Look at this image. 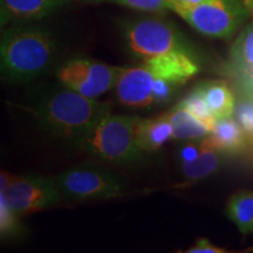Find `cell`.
Listing matches in <instances>:
<instances>
[{
	"mask_svg": "<svg viewBox=\"0 0 253 253\" xmlns=\"http://www.w3.org/2000/svg\"><path fill=\"white\" fill-rule=\"evenodd\" d=\"M112 107L107 101L89 99L62 86L47 91L30 110L50 135L78 143L95 123L112 113Z\"/></svg>",
	"mask_w": 253,
	"mask_h": 253,
	"instance_id": "cell-1",
	"label": "cell"
},
{
	"mask_svg": "<svg viewBox=\"0 0 253 253\" xmlns=\"http://www.w3.org/2000/svg\"><path fill=\"white\" fill-rule=\"evenodd\" d=\"M56 56L49 32L37 26H14L2 32L1 75L9 81H30L45 73Z\"/></svg>",
	"mask_w": 253,
	"mask_h": 253,
	"instance_id": "cell-2",
	"label": "cell"
},
{
	"mask_svg": "<svg viewBox=\"0 0 253 253\" xmlns=\"http://www.w3.org/2000/svg\"><path fill=\"white\" fill-rule=\"evenodd\" d=\"M140 120L138 116L108 114L95 123L77 144L107 162H134L144 154L138 141Z\"/></svg>",
	"mask_w": 253,
	"mask_h": 253,
	"instance_id": "cell-3",
	"label": "cell"
},
{
	"mask_svg": "<svg viewBox=\"0 0 253 253\" xmlns=\"http://www.w3.org/2000/svg\"><path fill=\"white\" fill-rule=\"evenodd\" d=\"M1 194L8 207L23 217L48 209L61 202V192L53 178L40 176H14L2 171L0 176Z\"/></svg>",
	"mask_w": 253,
	"mask_h": 253,
	"instance_id": "cell-4",
	"label": "cell"
},
{
	"mask_svg": "<svg viewBox=\"0 0 253 253\" xmlns=\"http://www.w3.org/2000/svg\"><path fill=\"white\" fill-rule=\"evenodd\" d=\"M62 198L74 202L95 201L119 197L123 194V183L113 172L94 166H75L54 178Z\"/></svg>",
	"mask_w": 253,
	"mask_h": 253,
	"instance_id": "cell-5",
	"label": "cell"
},
{
	"mask_svg": "<svg viewBox=\"0 0 253 253\" xmlns=\"http://www.w3.org/2000/svg\"><path fill=\"white\" fill-rule=\"evenodd\" d=\"M178 15L204 36L227 39L248 20L250 12L244 0H208Z\"/></svg>",
	"mask_w": 253,
	"mask_h": 253,
	"instance_id": "cell-6",
	"label": "cell"
},
{
	"mask_svg": "<svg viewBox=\"0 0 253 253\" xmlns=\"http://www.w3.org/2000/svg\"><path fill=\"white\" fill-rule=\"evenodd\" d=\"M125 37L129 49L142 60L189 50L179 32L162 19L141 18L129 21L125 26Z\"/></svg>",
	"mask_w": 253,
	"mask_h": 253,
	"instance_id": "cell-7",
	"label": "cell"
},
{
	"mask_svg": "<svg viewBox=\"0 0 253 253\" xmlns=\"http://www.w3.org/2000/svg\"><path fill=\"white\" fill-rule=\"evenodd\" d=\"M122 71L123 67L78 58L69 60L58 68L56 78L61 86L96 100L115 88Z\"/></svg>",
	"mask_w": 253,
	"mask_h": 253,
	"instance_id": "cell-8",
	"label": "cell"
},
{
	"mask_svg": "<svg viewBox=\"0 0 253 253\" xmlns=\"http://www.w3.org/2000/svg\"><path fill=\"white\" fill-rule=\"evenodd\" d=\"M155 77L143 62L134 67H123L115 89L116 97L122 104L132 108L154 106Z\"/></svg>",
	"mask_w": 253,
	"mask_h": 253,
	"instance_id": "cell-9",
	"label": "cell"
},
{
	"mask_svg": "<svg viewBox=\"0 0 253 253\" xmlns=\"http://www.w3.org/2000/svg\"><path fill=\"white\" fill-rule=\"evenodd\" d=\"M227 71L253 99V23L243 28L231 47Z\"/></svg>",
	"mask_w": 253,
	"mask_h": 253,
	"instance_id": "cell-10",
	"label": "cell"
},
{
	"mask_svg": "<svg viewBox=\"0 0 253 253\" xmlns=\"http://www.w3.org/2000/svg\"><path fill=\"white\" fill-rule=\"evenodd\" d=\"M71 0H1V25L45 18Z\"/></svg>",
	"mask_w": 253,
	"mask_h": 253,
	"instance_id": "cell-11",
	"label": "cell"
},
{
	"mask_svg": "<svg viewBox=\"0 0 253 253\" xmlns=\"http://www.w3.org/2000/svg\"><path fill=\"white\" fill-rule=\"evenodd\" d=\"M203 148L201 154L192 162L181 164L182 175L190 183H196L213 175L223 164L224 153L218 150L210 141V138L204 137Z\"/></svg>",
	"mask_w": 253,
	"mask_h": 253,
	"instance_id": "cell-12",
	"label": "cell"
},
{
	"mask_svg": "<svg viewBox=\"0 0 253 253\" xmlns=\"http://www.w3.org/2000/svg\"><path fill=\"white\" fill-rule=\"evenodd\" d=\"M246 137L243 126L232 116L217 119L212 131L209 135L214 147L225 155L239 154L245 148Z\"/></svg>",
	"mask_w": 253,
	"mask_h": 253,
	"instance_id": "cell-13",
	"label": "cell"
},
{
	"mask_svg": "<svg viewBox=\"0 0 253 253\" xmlns=\"http://www.w3.org/2000/svg\"><path fill=\"white\" fill-rule=\"evenodd\" d=\"M170 138H173L172 126L169 114L154 119H142L138 125V141L143 153H153L160 149Z\"/></svg>",
	"mask_w": 253,
	"mask_h": 253,
	"instance_id": "cell-14",
	"label": "cell"
},
{
	"mask_svg": "<svg viewBox=\"0 0 253 253\" xmlns=\"http://www.w3.org/2000/svg\"><path fill=\"white\" fill-rule=\"evenodd\" d=\"M196 88L201 91L217 119L230 118L236 110V100L224 81L209 80L201 82Z\"/></svg>",
	"mask_w": 253,
	"mask_h": 253,
	"instance_id": "cell-15",
	"label": "cell"
},
{
	"mask_svg": "<svg viewBox=\"0 0 253 253\" xmlns=\"http://www.w3.org/2000/svg\"><path fill=\"white\" fill-rule=\"evenodd\" d=\"M172 126V134L175 140L191 141L202 140L211 134L212 129L207 123L196 118L194 114L183 107L176 104L175 108L168 112Z\"/></svg>",
	"mask_w": 253,
	"mask_h": 253,
	"instance_id": "cell-16",
	"label": "cell"
},
{
	"mask_svg": "<svg viewBox=\"0 0 253 253\" xmlns=\"http://www.w3.org/2000/svg\"><path fill=\"white\" fill-rule=\"evenodd\" d=\"M225 213L244 235L253 232V191L240 190L229 198Z\"/></svg>",
	"mask_w": 253,
	"mask_h": 253,
	"instance_id": "cell-17",
	"label": "cell"
},
{
	"mask_svg": "<svg viewBox=\"0 0 253 253\" xmlns=\"http://www.w3.org/2000/svg\"><path fill=\"white\" fill-rule=\"evenodd\" d=\"M179 107H183L186 110H189L190 113L194 114L196 118L207 123L211 129H213L214 125H216L217 118L214 116L212 110L210 109L207 101H205L204 96L201 94L197 88L195 87V89L189 93L182 101H179L178 103Z\"/></svg>",
	"mask_w": 253,
	"mask_h": 253,
	"instance_id": "cell-18",
	"label": "cell"
},
{
	"mask_svg": "<svg viewBox=\"0 0 253 253\" xmlns=\"http://www.w3.org/2000/svg\"><path fill=\"white\" fill-rule=\"evenodd\" d=\"M17 213L8 207L5 198L0 196V232L1 237L15 236L20 231V223Z\"/></svg>",
	"mask_w": 253,
	"mask_h": 253,
	"instance_id": "cell-19",
	"label": "cell"
},
{
	"mask_svg": "<svg viewBox=\"0 0 253 253\" xmlns=\"http://www.w3.org/2000/svg\"><path fill=\"white\" fill-rule=\"evenodd\" d=\"M110 2L142 12H162L169 9L168 0H112Z\"/></svg>",
	"mask_w": 253,
	"mask_h": 253,
	"instance_id": "cell-20",
	"label": "cell"
},
{
	"mask_svg": "<svg viewBox=\"0 0 253 253\" xmlns=\"http://www.w3.org/2000/svg\"><path fill=\"white\" fill-rule=\"evenodd\" d=\"M237 119L248 137L253 140V99L242 101L237 106Z\"/></svg>",
	"mask_w": 253,
	"mask_h": 253,
	"instance_id": "cell-21",
	"label": "cell"
},
{
	"mask_svg": "<svg viewBox=\"0 0 253 253\" xmlns=\"http://www.w3.org/2000/svg\"><path fill=\"white\" fill-rule=\"evenodd\" d=\"M202 140H203V138H202ZM202 140L198 142H189V143L183 145L178 151L179 163L184 164L192 162V161L196 160V158L199 156L202 148H203V141Z\"/></svg>",
	"mask_w": 253,
	"mask_h": 253,
	"instance_id": "cell-22",
	"label": "cell"
},
{
	"mask_svg": "<svg viewBox=\"0 0 253 253\" xmlns=\"http://www.w3.org/2000/svg\"><path fill=\"white\" fill-rule=\"evenodd\" d=\"M186 253H225L226 250L219 248V246L213 245L210 240L207 238H198L196 240L195 245H192Z\"/></svg>",
	"mask_w": 253,
	"mask_h": 253,
	"instance_id": "cell-23",
	"label": "cell"
},
{
	"mask_svg": "<svg viewBox=\"0 0 253 253\" xmlns=\"http://www.w3.org/2000/svg\"><path fill=\"white\" fill-rule=\"evenodd\" d=\"M204 1H208V0H168V6H169V9L178 14L179 12L195 7V6L202 4Z\"/></svg>",
	"mask_w": 253,
	"mask_h": 253,
	"instance_id": "cell-24",
	"label": "cell"
},
{
	"mask_svg": "<svg viewBox=\"0 0 253 253\" xmlns=\"http://www.w3.org/2000/svg\"><path fill=\"white\" fill-rule=\"evenodd\" d=\"M244 2L250 12V17H251L253 20V0H244Z\"/></svg>",
	"mask_w": 253,
	"mask_h": 253,
	"instance_id": "cell-25",
	"label": "cell"
},
{
	"mask_svg": "<svg viewBox=\"0 0 253 253\" xmlns=\"http://www.w3.org/2000/svg\"><path fill=\"white\" fill-rule=\"evenodd\" d=\"M89 1H95V2H102V1H112V0H89Z\"/></svg>",
	"mask_w": 253,
	"mask_h": 253,
	"instance_id": "cell-26",
	"label": "cell"
}]
</instances>
